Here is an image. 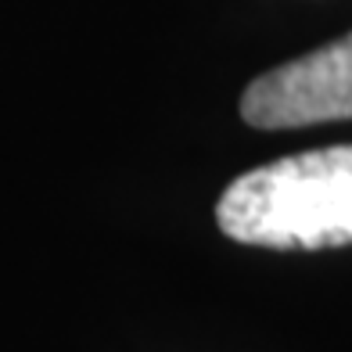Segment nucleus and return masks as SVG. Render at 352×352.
I'll return each instance as SVG.
<instances>
[{
	"label": "nucleus",
	"instance_id": "1",
	"mask_svg": "<svg viewBox=\"0 0 352 352\" xmlns=\"http://www.w3.org/2000/svg\"><path fill=\"white\" fill-rule=\"evenodd\" d=\"M216 223L230 241L316 252L352 245V144L259 166L223 190Z\"/></svg>",
	"mask_w": 352,
	"mask_h": 352
},
{
	"label": "nucleus",
	"instance_id": "2",
	"mask_svg": "<svg viewBox=\"0 0 352 352\" xmlns=\"http://www.w3.org/2000/svg\"><path fill=\"white\" fill-rule=\"evenodd\" d=\"M241 116L255 130L352 119V33L252 79L241 94Z\"/></svg>",
	"mask_w": 352,
	"mask_h": 352
}]
</instances>
